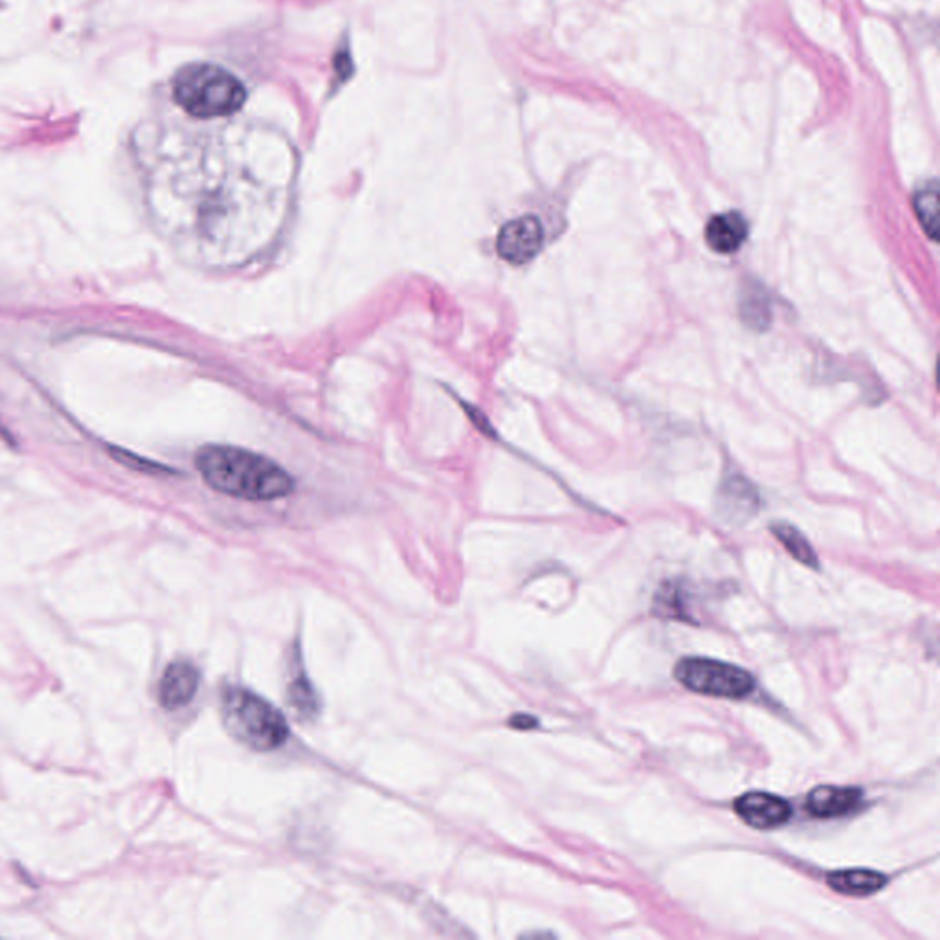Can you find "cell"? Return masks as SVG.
Here are the masks:
<instances>
[{
  "label": "cell",
  "mask_w": 940,
  "mask_h": 940,
  "mask_svg": "<svg viewBox=\"0 0 940 940\" xmlns=\"http://www.w3.org/2000/svg\"><path fill=\"white\" fill-rule=\"evenodd\" d=\"M198 682L201 674L193 663L184 660L171 663L158 685V702L168 711L186 708L197 695Z\"/></svg>",
  "instance_id": "cell-7"
},
{
  "label": "cell",
  "mask_w": 940,
  "mask_h": 940,
  "mask_svg": "<svg viewBox=\"0 0 940 940\" xmlns=\"http://www.w3.org/2000/svg\"><path fill=\"white\" fill-rule=\"evenodd\" d=\"M861 790L845 786H818L808 794L807 808L814 818H840L858 807Z\"/></svg>",
  "instance_id": "cell-10"
},
{
  "label": "cell",
  "mask_w": 940,
  "mask_h": 940,
  "mask_svg": "<svg viewBox=\"0 0 940 940\" xmlns=\"http://www.w3.org/2000/svg\"><path fill=\"white\" fill-rule=\"evenodd\" d=\"M716 507H719L720 517L726 522H746L759 509V494L744 478H727L720 487Z\"/></svg>",
  "instance_id": "cell-8"
},
{
  "label": "cell",
  "mask_w": 940,
  "mask_h": 940,
  "mask_svg": "<svg viewBox=\"0 0 940 940\" xmlns=\"http://www.w3.org/2000/svg\"><path fill=\"white\" fill-rule=\"evenodd\" d=\"M915 212H917L918 221L923 222L924 230L928 232L929 238L939 241L940 208L937 182H931L929 186L923 188L915 195Z\"/></svg>",
  "instance_id": "cell-13"
},
{
  "label": "cell",
  "mask_w": 940,
  "mask_h": 940,
  "mask_svg": "<svg viewBox=\"0 0 940 940\" xmlns=\"http://www.w3.org/2000/svg\"><path fill=\"white\" fill-rule=\"evenodd\" d=\"M542 246H544V227L534 215H523L505 222L496 239L498 256L511 265H526L533 262Z\"/></svg>",
  "instance_id": "cell-5"
},
{
  "label": "cell",
  "mask_w": 940,
  "mask_h": 940,
  "mask_svg": "<svg viewBox=\"0 0 940 940\" xmlns=\"http://www.w3.org/2000/svg\"><path fill=\"white\" fill-rule=\"evenodd\" d=\"M772 533L775 534V539L786 547V552L795 561H799V563L810 566V568H818V555H816L814 547L810 546V542L805 539V534L799 529H795L794 526H788V523H773Z\"/></svg>",
  "instance_id": "cell-12"
},
{
  "label": "cell",
  "mask_w": 940,
  "mask_h": 940,
  "mask_svg": "<svg viewBox=\"0 0 940 940\" xmlns=\"http://www.w3.org/2000/svg\"><path fill=\"white\" fill-rule=\"evenodd\" d=\"M539 724L537 719L533 716H526V714H518L515 719H511V726L520 727V730H529V727H534Z\"/></svg>",
  "instance_id": "cell-16"
},
{
  "label": "cell",
  "mask_w": 940,
  "mask_h": 940,
  "mask_svg": "<svg viewBox=\"0 0 940 940\" xmlns=\"http://www.w3.org/2000/svg\"><path fill=\"white\" fill-rule=\"evenodd\" d=\"M674 676L689 691L716 698H743L754 691L755 679L748 671L708 658H684Z\"/></svg>",
  "instance_id": "cell-4"
},
{
  "label": "cell",
  "mask_w": 940,
  "mask_h": 940,
  "mask_svg": "<svg viewBox=\"0 0 940 940\" xmlns=\"http://www.w3.org/2000/svg\"><path fill=\"white\" fill-rule=\"evenodd\" d=\"M827 883L837 893L848 894V896H869L885 888L888 878L883 877L882 872L854 869V871L830 872Z\"/></svg>",
  "instance_id": "cell-11"
},
{
  "label": "cell",
  "mask_w": 940,
  "mask_h": 940,
  "mask_svg": "<svg viewBox=\"0 0 940 940\" xmlns=\"http://www.w3.org/2000/svg\"><path fill=\"white\" fill-rule=\"evenodd\" d=\"M735 812L749 827L768 830L786 823L792 816V808L778 795L749 792L735 802Z\"/></svg>",
  "instance_id": "cell-6"
},
{
  "label": "cell",
  "mask_w": 940,
  "mask_h": 940,
  "mask_svg": "<svg viewBox=\"0 0 940 940\" xmlns=\"http://www.w3.org/2000/svg\"><path fill=\"white\" fill-rule=\"evenodd\" d=\"M748 221L738 212H726L711 217L706 227V241L719 254H733L748 238Z\"/></svg>",
  "instance_id": "cell-9"
},
{
  "label": "cell",
  "mask_w": 940,
  "mask_h": 940,
  "mask_svg": "<svg viewBox=\"0 0 940 940\" xmlns=\"http://www.w3.org/2000/svg\"><path fill=\"white\" fill-rule=\"evenodd\" d=\"M743 318L755 329H767L768 322H770V309H768V300L762 292H755L751 289L746 292L743 300Z\"/></svg>",
  "instance_id": "cell-15"
},
{
  "label": "cell",
  "mask_w": 940,
  "mask_h": 940,
  "mask_svg": "<svg viewBox=\"0 0 940 940\" xmlns=\"http://www.w3.org/2000/svg\"><path fill=\"white\" fill-rule=\"evenodd\" d=\"M289 702H291L292 709L297 711L298 716H303V719H313L314 714L318 713V697L305 678V674H298L297 678L292 679L291 685H289Z\"/></svg>",
  "instance_id": "cell-14"
},
{
  "label": "cell",
  "mask_w": 940,
  "mask_h": 940,
  "mask_svg": "<svg viewBox=\"0 0 940 940\" xmlns=\"http://www.w3.org/2000/svg\"><path fill=\"white\" fill-rule=\"evenodd\" d=\"M173 98L193 118L232 117L241 111L246 93L228 70L209 63L186 64L173 80Z\"/></svg>",
  "instance_id": "cell-2"
},
{
  "label": "cell",
  "mask_w": 940,
  "mask_h": 940,
  "mask_svg": "<svg viewBox=\"0 0 940 940\" xmlns=\"http://www.w3.org/2000/svg\"><path fill=\"white\" fill-rule=\"evenodd\" d=\"M204 482L217 493L250 502L285 498L297 487L294 478L263 454L230 445H206L195 456Z\"/></svg>",
  "instance_id": "cell-1"
},
{
  "label": "cell",
  "mask_w": 940,
  "mask_h": 940,
  "mask_svg": "<svg viewBox=\"0 0 940 940\" xmlns=\"http://www.w3.org/2000/svg\"><path fill=\"white\" fill-rule=\"evenodd\" d=\"M222 724L238 743L256 751H273L289 738L284 714L265 698L243 687H227L221 697Z\"/></svg>",
  "instance_id": "cell-3"
}]
</instances>
